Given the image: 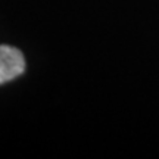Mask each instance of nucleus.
<instances>
[{
  "label": "nucleus",
  "mask_w": 159,
  "mask_h": 159,
  "mask_svg": "<svg viewBox=\"0 0 159 159\" xmlns=\"http://www.w3.org/2000/svg\"><path fill=\"white\" fill-rule=\"evenodd\" d=\"M27 63L24 53L13 46L0 44V85L21 77Z\"/></svg>",
  "instance_id": "1"
}]
</instances>
